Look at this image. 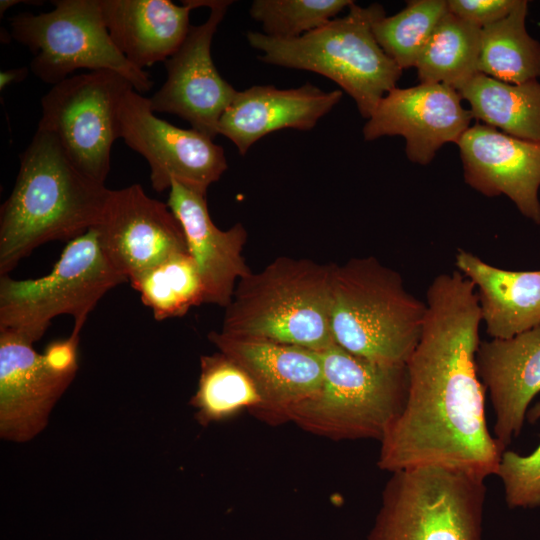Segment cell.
Instances as JSON below:
<instances>
[{"label":"cell","instance_id":"6da1fadb","mask_svg":"<svg viewBox=\"0 0 540 540\" xmlns=\"http://www.w3.org/2000/svg\"><path fill=\"white\" fill-rule=\"evenodd\" d=\"M425 303L420 338L405 364V403L380 440L378 465L391 473L438 466L485 480L496 475L505 448L485 418L475 286L457 269L439 274Z\"/></svg>","mask_w":540,"mask_h":540},{"label":"cell","instance_id":"7a4b0ae2","mask_svg":"<svg viewBox=\"0 0 540 540\" xmlns=\"http://www.w3.org/2000/svg\"><path fill=\"white\" fill-rule=\"evenodd\" d=\"M110 193L70 161L52 133L36 129L0 209V275L40 245L71 241L97 226Z\"/></svg>","mask_w":540,"mask_h":540},{"label":"cell","instance_id":"3957f363","mask_svg":"<svg viewBox=\"0 0 540 540\" xmlns=\"http://www.w3.org/2000/svg\"><path fill=\"white\" fill-rule=\"evenodd\" d=\"M425 313L426 303L375 257L331 265V333L346 351L382 365L405 366Z\"/></svg>","mask_w":540,"mask_h":540},{"label":"cell","instance_id":"277c9868","mask_svg":"<svg viewBox=\"0 0 540 540\" xmlns=\"http://www.w3.org/2000/svg\"><path fill=\"white\" fill-rule=\"evenodd\" d=\"M331 265L279 257L236 285L222 332L323 351L330 327Z\"/></svg>","mask_w":540,"mask_h":540},{"label":"cell","instance_id":"5b68a950","mask_svg":"<svg viewBox=\"0 0 540 540\" xmlns=\"http://www.w3.org/2000/svg\"><path fill=\"white\" fill-rule=\"evenodd\" d=\"M348 13L298 38H273L248 32L251 47L262 52L268 64L307 70L338 84L355 101L358 111L369 118L380 100L393 88L402 69L376 41L372 24L384 14L379 4L361 7L353 2Z\"/></svg>","mask_w":540,"mask_h":540},{"label":"cell","instance_id":"8992f818","mask_svg":"<svg viewBox=\"0 0 540 540\" xmlns=\"http://www.w3.org/2000/svg\"><path fill=\"white\" fill-rule=\"evenodd\" d=\"M127 280L105 256L93 227L68 242L49 274L24 280L0 275V330L33 344L52 319L66 314L79 334L98 301Z\"/></svg>","mask_w":540,"mask_h":540},{"label":"cell","instance_id":"52a82bcc","mask_svg":"<svg viewBox=\"0 0 540 540\" xmlns=\"http://www.w3.org/2000/svg\"><path fill=\"white\" fill-rule=\"evenodd\" d=\"M320 354L321 388L294 408L288 420L335 439L381 440L405 403V366L375 363L335 343Z\"/></svg>","mask_w":540,"mask_h":540},{"label":"cell","instance_id":"ba28073f","mask_svg":"<svg viewBox=\"0 0 540 540\" xmlns=\"http://www.w3.org/2000/svg\"><path fill=\"white\" fill-rule=\"evenodd\" d=\"M484 479L438 466L392 473L368 540H482Z\"/></svg>","mask_w":540,"mask_h":540},{"label":"cell","instance_id":"9c48e42d","mask_svg":"<svg viewBox=\"0 0 540 540\" xmlns=\"http://www.w3.org/2000/svg\"><path fill=\"white\" fill-rule=\"evenodd\" d=\"M50 11L19 13L10 19L11 37L32 53V73L52 86L79 69L122 75L138 93L153 87L148 72L133 65L114 45L100 0H54Z\"/></svg>","mask_w":540,"mask_h":540},{"label":"cell","instance_id":"30bf717a","mask_svg":"<svg viewBox=\"0 0 540 540\" xmlns=\"http://www.w3.org/2000/svg\"><path fill=\"white\" fill-rule=\"evenodd\" d=\"M132 89L109 70L72 75L42 97L37 129L52 133L81 172L105 183L112 145L121 138L120 107Z\"/></svg>","mask_w":540,"mask_h":540},{"label":"cell","instance_id":"8fae6325","mask_svg":"<svg viewBox=\"0 0 540 540\" xmlns=\"http://www.w3.org/2000/svg\"><path fill=\"white\" fill-rule=\"evenodd\" d=\"M119 117L121 138L146 159L157 192L177 181L206 193L228 167L223 148L212 138L157 117L149 98L134 89L124 97Z\"/></svg>","mask_w":540,"mask_h":540},{"label":"cell","instance_id":"7c38bea8","mask_svg":"<svg viewBox=\"0 0 540 540\" xmlns=\"http://www.w3.org/2000/svg\"><path fill=\"white\" fill-rule=\"evenodd\" d=\"M232 2L201 0V5L210 9L207 20L191 25L182 45L164 62L165 82L149 98L154 113L174 114L212 139L237 93L219 74L211 56L214 34Z\"/></svg>","mask_w":540,"mask_h":540},{"label":"cell","instance_id":"4fadbf2b","mask_svg":"<svg viewBox=\"0 0 540 540\" xmlns=\"http://www.w3.org/2000/svg\"><path fill=\"white\" fill-rule=\"evenodd\" d=\"M95 229L105 256L127 279L188 253L182 226L168 205L149 197L139 184L111 190Z\"/></svg>","mask_w":540,"mask_h":540},{"label":"cell","instance_id":"5bb4252c","mask_svg":"<svg viewBox=\"0 0 540 540\" xmlns=\"http://www.w3.org/2000/svg\"><path fill=\"white\" fill-rule=\"evenodd\" d=\"M459 92L447 85L420 83L393 88L378 103L363 127L367 141L404 137L407 158L427 165L446 143L460 139L474 119Z\"/></svg>","mask_w":540,"mask_h":540},{"label":"cell","instance_id":"9a60e30c","mask_svg":"<svg viewBox=\"0 0 540 540\" xmlns=\"http://www.w3.org/2000/svg\"><path fill=\"white\" fill-rule=\"evenodd\" d=\"M208 338L250 376L262 400L258 411L270 419L288 420L294 408L321 388L320 351L222 331H211Z\"/></svg>","mask_w":540,"mask_h":540},{"label":"cell","instance_id":"2e32d148","mask_svg":"<svg viewBox=\"0 0 540 540\" xmlns=\"http://www.w3.org/2000/svg\"><path fill=\"white\" fill-rule=\"evenodd\" d=\"M456 144L466 184L487 197H508L523 216L540 224V144L479 122Z\"/></svg>","mask_w":540,"mask_h":540},{"label":"cell","instance_id":"e0dca14e","mask_svg":"<svg viewBox=\"0 0 540 540\" xmlns=\"http://www.w3.org/2000/svg\"><path fill=\"white\" fill-rule=\"evenodd\" d=\"M33 344L0 330V434L25 442L41 432L74 378L54 373Z\"/></svg>","mask_w":540,"mask_h":540},{"label":"cell","instance_id":"ac0fdd59","mask_svg":"<svg viewBox=\"0 0 540 540\" xmlns=\"http://www.w3.org/2000/svg\"><path fill=\"white\" fill-rule=\"evenodd\" d=\"M167 205L182 226L188 253L204 288V303L227 307L240 279L252 271L242 255L247 231L241 223L221 230L212 221L206 193L172 181Z\"/></svg>","mask_w":540,"mask_h":540},{"label":"cell","instance_id":"d6986e66","mask_svg":"<svg viewBox=\"0 0 540 540\" xmlns=\"http://www.w3.org/2000/svg\"><path fill=\"white\" fill-rule=\"evenodd\" d=\"M476 368L494 410L495 438L506 448L540 393V326L508 339L481 341Z\"/></svg>","mask_w":540,"mask_h":540},{"label":"cell","instance_id":"ffe728a7","mask_svg":"<svg viewBox=\"0 0 540 540\" xmlns=\"http://www.w3.org/2000/svg\"><path fill=\"white\" fill-rule=\"evenodd\" d=\"M342 95L341 90L324 91L310 83L292 89L254 85L237 91L220 118L218 134L231 140L240 155H245L254 143L275 131L311 130Z\"/></svg>","mask_w":540,"mask_h":540},{"label":"cell","instance_id":"44dd1931","mask_svg":"<svg viewBox=\"0 0 540 540\" xmlns=\"http://www.w3.org/2000/svg\"><path fill=\"white\" fill-rule=\"evenodd\" d=\"M100 0L104 21L117 49L144 70L165 62L190 30V12L201 0Z\"/></svg>","mask_w":540,"mask_h":540},{"label":"cell","instance_id":"7402d4cb","mask_svg":"<svg viewBox=\"0 0 540 540\" xmlns=\"http://www.w3.org/2000/svg\"><path fill=\"white\" fill-rule=\"evenodd\" d=\"M455 266L474 284L481 319L492 339L540 326V270H505L463 249L455 256Z\"/></svg>","mask_w":540,"mask_h":540},{"label":"cell","instance_id":"603a6c76","mask_svg":"<svg viewBox=\"0 0 540 540\" xmlns=\"http://www.w3.org/2000/svg\"><path fill=\"white\" fill-rule=\"evenodd\" d=\"M475 119L540 144V82L509 84L478 73L458 90Z\"/></svg>","mask_w":540,"mask_h":540},{"label":"cell","instance_id":"cb8c5ba5","mask_svg":"<svg viewBox=\"0 0 540 540\" xmlns=\"http://www.w3.org/2000/svg\"><path fill=\"white\" fill-rule=\"evenodd\" d=\"M528 2L517 0L503 19L482 28L478 71L521 84L540 78V42L526 29Z\"/></svg>","mask_w":540,"mask_h":540},{"label":"cell","instance_id":"d4e9b609","mask_svg":"<svg viewBox=\"0 0 540 540\" xmlns=\"http://www.w3.org/2000/svg\"><path fill=\"white\" fill-rule=\"evenodd\" d=\"M482 29L449 11L436 25L415 68L420 83H438L457 91L478 71Z\"/></svg>","mask_w":540,"mask_h":540},{"label":"cell","instance_id":"484cf974","mask_svg":"<svg viewBox=\"0 0 540 540\" xmlns=\"http://www.w3.org/2000/svg\"><path fill=\"white\" fill-rule=\"evenodd\" d=\"M156 320L182 317L204 303V288L189 253H181L129 279Z\"/></svg>","mask_w":540,"mask_h":540},{"label":"cell","instance_id":"4316f807","mask_svg":"<svg viewBox=\"0 0 540 540\" xmlns=\"http://www.w3.org/2000/svg\"><path fill=\"white\" fill-rule=\"evenodd\" d=\"M202 424L227 418L243 408L261 407L260 394L250 376L219 352L201 357L198 388L191 400Z\"/></svg>","mask_w":540,"mask_h":540},{"label":"cell","instance_id":"83f0119b","mask_svg":"<svg viewBox=\"0 0 540 540\" xmlns=\"http://www.w3.org/2000/svg\"><path fill=\"white\" fill-rule=\"evenodd\" d=\"M448 12L446 0H411L392 16L379 15L372 31L382 50L402 70L415 67L436 25Z\"/></svg>","mask_w":540,"mask_h":540},{"label":"cell","instance_id":"f1b7e54d","mask_svg":"<svg viewBox=\"0 0 540 540\" xmlns=\"http://www.w3.org/2000/svg\"><path fill=\"white\" fill-rule=\"evenodd\" d=\"M351 0H255L249 13L260 22L263 33L280 39L298 38L311 32L349 7Z\"/></svg>","mask_w":540,"mask_h":540},{"label":"cell","instance_id":"f546056e","mask_svg":"<svg viewBox=\"0 0 540 540\" xmlns=\"http://www.w3.org/2000/svg\"><path fill=\"white\" fill-rule=\"evenodd\" d=\"M526 417L530 422L540 418V402L527 412ZM496 475L503 483L510 508L540 506V444L527 456L504 451Z\"/></svg>","mask_w":540,"mask_h":540},{"label":"cell","instance_id":"4dcf8cb0","mask_svg":"<svg viewBox=\"0 0 540 540\" xmlns=\"http://www.w3.org/2000/svg\"><path fill=\"white\" fill-rule=\"evenodd\" d=\"M517 0H448V11L458 18L484 28L507 16Z\"/></svg>","mask_w":540,"mask_h":540},{"label":"cell","instance_id":"1f68e13d","mask_svg":"<svg viewBox=\"0 0 540 540\" xmlns=\"http://www.w3.org/2000/svg\"><path fill=\"white\" fill-rule=\"evenodd\" d=\"M79 334L72 332L69 338L51 342L42 354L46 365L56 374L74 378L78 369Z\"/></svg>","mask_w":540,"mask_h":540},{"label":"cell","instance_id":"d6a6232c","mask_svg":"<svg viewBox=\"0 0 540 540\" xmlns=\"http://www.w3.org/2000/svg\"><path fill=\"white\" fill-rule=\"evenodd\" d=\"M30 68L18 67L1 70L0 72V91H3L9 85L22 82L28 75Z\"/></svg>","mask_w":540,"mask_h":540},{"label":"cell","instance_id":"836d02e7","mask_svg":"<svg viewBox=\"0 0 540 540\" xmlns=\"http://www.w3.org/2000/svg\"><path fill=\"white\" fill-rule=\"evenodd\" d=\"M26 3V4H33V5H41L39 3H43L41 1H23V0H1L0 1V16L2 17L3 14L12 6H15L17 4Z\"/></svg>","mask_w":540,"mask_h":540}]
</instances>
